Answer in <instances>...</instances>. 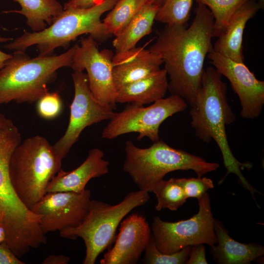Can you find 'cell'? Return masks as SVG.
Returning <instances> with one entry per match:
<instances>
[{
    "instance_id": "obj_1",
    "label": "cell",
    "mask_w": 264,
    "mask_h": 264,
    "mask_svg": "<svg viewBox=\"0 0 264 264\" xmlns=\"http://www.w3.org/2000/svg\"><path fill=\"white\" fill-rule=\"evenodd\" d=\"M195 12L188 27L185 24L166 25L149 49L164 63L171 94L181 97L190 107L195 104L201 86L205 59L213 49L212 13L201 3Z\"/></svg>"
},
{
    "instance_id": "obj_2",
    "label": "cell",
    "mask_w": 264,
    "mask_h": 264,
    "mask_svg": "<svg viewBox=\"0 0 264 264\" xmlns=\"http://www.w3.org/2000/svg\"><path fill=\"white\" fill-rule=\"evenodd\" d=\"M221 77L214 67L209 66L204 69L196 102L189 111L191 126L198 139L207 143L214 140L221 152L226 173L219 184L229 174H234L240 183L255 199L254 194L260 192L249 183L241 172L244 169H250L252 163H242L236 158L228 142L226 126L236 120V116L228 104L226 85Z\"/></svg>"
},
{
    "instance_id": "obj_3",
    "label": "cell",
    "mask_w": 264,
    "mask_h": 264,
    "mask_svg": "<svg viewBox=\"0 0 264 264\" xmlns=\"http://www.w3.org/2000/svg\"><path fill=\"white\" fill-rule=\"evenodd\" d=\"M21 139L15 125L0 132V228L6 233L7 246L20 259L46 241L40 226L41 216L21 201L10 179L9 160Z\"/></svg>"
},
{
    "instance_id": "obj_4",
    "label": "cell",
    "mask_w": 264,
    "mask_h": 264,
    "mask_svg": "<svg viewBox=\"0 0 264 264\" xmlns=\"http://www.w3.org/2000/svg\"><path fill=\"white\" fill-rule=\"evenodd\" d=\"M75 49V44L58 55L33 58L24 51H14L0 69V105L37 102L48 91L57 70L71 67Z\"/></svg>"
},
{
    "instance_id": "obj_5",
    "label": "cell",
    "mask_w": 264,
    "mask_h": 264,
    "mask_svg": "<svg viewBox=\"0 0 264 264\" xmlns=\"http://www.w3.org/2000/svg\"><path fill=\"white\" fill-rule=\"evenodd\" d=\"M118 0H102L90 7L64 9L52 23L38 31H24L6 44L11 50L24 51L36 45L39 55H52L59 47H66L79 36L89 34L97 42L109 38L110 34L100 20L101 16L111 10Z\"/></svg>"
},
{
    "instance_id": "obj_6",
    "label": "cell",
    "mask_w": 264,
    "mask_h": 264,
    "mask_svg": "<svg viewBox=\"0 0 264 264\" xmlns=\"http://www.w3.org/2000/svg\"><path fill=\"white\" fill-rule=\"evenodd\" d=\"M124 150L123 170L139 190L148 193L152 192L170 172L192 170L201 177L220 167L218 163L209 162L199 156L174 148L160 139L146 148H139L128 140Z\"/></svg>"
},
{
    "instance_id": "obj_7",
    "label": "cell",
    "mask_w": 264,
    "mask_h": 264,
    "mask_svg": "<svg viewBox=\"0 0 264 264\" xmlns=\"http://www.w3.org/2000/svg\"><path fill=\"white\" fill-rule=\"evenodd\" d=\"M62 160L42 135L28 137L15 148L9 160V177L27 208L31 210L46 194L48 184L61 169Z\"/></svg>"
},
{
    "instance_id": "obj_8",
    "label": "cell",
    "mask_w": 264,
    "mask_h": 264,
    "mask_svg": "<svg viewBox=\"0 0 264 264\" xmlns=\"http://www.w3.org/2000/svg\"><path fill=\"white\" fill-rule=\"evenodd\" d=\"M149 199L148 192L139 190L131 192L115 205L91 199L82 222L74 228L60 232V235L67 239L81 238L86 246L83 264H94L98 256L113 242L117 228L124 217Z\"/></svg>"
},
{
    "instance_id": "obj_9",
    "label": "cell",
    "mask_w": 264,
    "mask_h": 264,
    "mask_svg": "<svg viewBox=\"0 0 264 264\" xmlns=\"http://www.w3.org/2000/svg\"><path fill=\"white\" fill-rule=\"evenodd\" d=\"M197 199L198 212L189 219L168 222L154 218L152 234L159 251L172 254L188 246L205 243L211 246L217 243L209 196L206 192Z\"/></svg>"
},
{
    "instance_id": "obj_10",
    "label": "cell",
    "mask_w": 264,
    "mask_h": 264,
    "mask_svg": "<svg viewBox=\"0 0 264 264\" xmlns=\"http://www.w3.org/2000/svg\"><path fill=\"white\" fill-rule=\"evenodd\" d=\"M187 102L181 97L171 94L162 98L148 107L130 103L119 112H115L104 128L102 137L114 139L121 135L136 132L137 139L149 138L153 142L160 139L159 129L161 124L173 115L183 111Z\"/></svg>"
},
{
    "instance_id": "obj_11",
    "label": "cell",
    "mask_w": 264,
    "mask_h": 264,
    "mask_svg": "<svg viewBox=\"0 0 264 264\" xmlns=\"http://www.w3.org/2000/svg\"><path fill=\"white\" fill-rule=\"evenodd\" d=\"M113 52L99 51L97 41L89 35L75 44L71 67L77 71L87 72L88 86L94 97L102 105L114 110L116 88L112 76Z\"/></svg>"
},
{
    "instance_id": "obj_12",
    "label": "cell",
    "mask_w": 264,
    "mask_h": 264,
    "mask_svg": "<svg viewBox=\"0 0 264 264\" xmlns=\"http://www.w3.org/2000/svg\"><path fill=\"white\" fill-rule=\"evenodd\" d=\"M72 77L74 95L70 107L68 126L64 135L53 145L62 159L86 127L110 120L115 113L94 97L88 86L87 74L83 71H74Z\"/></svg>"
},
{
    "instance_id": "obj_13",
    "label": "cell",
    "mask_w": 264,
    "mask_h": 264,
    "mask_svg": "<svg viewBox=\"0 0 264 264\" xmlns=\"http://www.w3.org/2000/svg\"><path fill=\"white\" fill-rule=\"evenodd\" d=\"M91 192L46 193L31 209L41 216L40 226L43 233L63 231L79 226L87 216L91 203Z\"/></svg>"
},
{
    "instance_id": "obj_14",
    "label": "cell",
    "mask_w": 264,
    "mask_h": 264,
    "mask_svg": "<svg viewBox=\"0 0 264 264\" xmlns=\"http://www.w3.org/2000/svg\"><path fill=\"white\" fill-rule=\"evenodd\" d=\"M207 57L214 68L228 79L237 94L241 106V117H258L264 104V82L257 79L244 63L233 61L213 49Z\"/></svg>"
},
{
    "instance_id": "obj_15",
    "label": "cell",
    "mask_w": 264,
    "mask_h": 264,
    "mask_svg": "<svg viewBox=\"0 0 264 264\" xmlns=\"http://www.w3.org/2000/svg\"><path fill=\"white\" fill-rule=\"evenodd\" d=\"M151 235L144 216L137 213L130 215L120 222L115 243L105 253L100 264H137Z\"/></svg>"
},
{
    "instance_id": "obj_16",
    "label": "cell",
    "mask_w": 264,
    "mask_h": 264,
    "mask_svg": "<svg viewBox=\"0 0 264 264\" xmlns=\"http://www.w3.org/2000/svg\"><path fill=\"white\" fill-rule=\"evenodd\" d=\"M163 61L157 53L136 47L116 53L112 58V76L116 89L153 75L160 69Z\"/></svg>"
},
{
    "instance_id": "obj_17",
    "label": "cell",
    "mask_w": 264,
    "mask_h": 264,
    "mask_svg": "<svg viewBox=\"0 0 264 264\" xmlns=\"http://www.w3.org/2000/svg\"><path fill=\"white\" fill-rule=\"evenodd\" d=\"M104 155L100 149H91L84 161L75 169L66 172L61 169L48 184L46 193L82 192L91 179L108 173L109 162L103 158Z\"/></svg>"
},
{
    "instance_id": "obj_18",
    "label": "cell",
    "mask_w": 264,
    "mask_h": 264,
    "mask_svg": "<svg viewBox=\"0 0 264 264\" xmlns=\"http://www.w3.org/2000/svg\"><path fill=\"white\" fill-rule=\"evenodd\" d=\"M258 4L251 0L239 8L218 37L213 50L230 59L244 63L243 34L247 22L257 13Z\"/></svg>"
},
{
    "instance_id": "obj_19",
    "label": "cell",
    "mask_w": 264,
    "mask_h": 264,
    "mask_svg": "<svg viewBox=\"0 0 264 264\" xmlns=\"http://www.w3.org/2000/svg\"><path fill=\"white\" fill-rule=\"evenodd\" d=\"M217 243L210 246L214 260L219 264H250L264 254V247L257 243L238 242L228 234L221 221L215 219Z\"/></svg>"
},
{
    "instance_id": "obj_20",
    "label": "cell",
    "mask_w": 264,
    "mask_h": 264,
    "mask_svg": "<svg viewBox=\"0 0 264 264\" xmlns=\"http://www.w3.org/2000/svg\"><path fill=\"white\" fill-rule=\"evenodd\" d=\"M168 89L167 74L164 68L161 69L148 77L117 88L115 102L149 104L164 98Z\"/></svg>"
},
{
    "instance_id": "obj_21",
    "label": "cell",
    "mask_w": 264,
    "mask_h": 264,
    "mask_svg": "<svg viewBox=\"0 0 264 264\" xmlns=\"http://www.w3.org/2000/svg\"><path fill=\"white\" fill-rule=\"evenodd\" d=\"M160 5L148 2L144 4L123 31L112 42L116 53L135 48L139 41L152 31Z\"/></svg>"
},
{
    "instance_id": "obj_22",
    "label": "cell",
    "mask_w": 264,
    "mask_h": 264,
    "mask_svg": "<svg viewBox=\"0 0 264 264\" xmlns=\"http://www.w3.org/2000/svg\"><path fill=\"white\" fill-rule=\"evenodd\" d=\"M21 6L13 12L23 15L26 24L33 32L40 31L51 25L64 10L57 0H14Z\"/></svg>"
},
{
    "instance_id": "obj_23",
    "label": "cell",
    "mask_w": 264,
    "mask_h": 264,
    "mask_svg": "<svg viewBox=\"0 0 264 264\" xmlns=\"http://www.w3.org/2000/svg\"><path fill=\"white\" fill-rule=\"evenodd\" d=\"M149 0H118L103 20L108 31L120 34L136 14Z\"/></svg>"
},
{
    "instance_id": "obj_24",
    "label": "cell",
    "mask_w": 264,
    "mask_h": 264,
    "mask_svg": "<svg viewBox=\"0 0 264 264\" xmlns=\"http://www.w3.org/2000/svg\"><path fill=\"white\" fill-rule=\"evenodd\" d=\"M157 199L155 210L159 211L163 209L176 211L186 202L188 198L179 183L178 178L164 179L158 183L153 190Z\"/></svg>"
},
{
    "instance_id": "obj_25",
    "label": "cell",
    "mask_w": 264,
    "mask_h": 264,
    "mask_svg": "<svg viewBox=\"0 0 264 264\" xmlns=\"http://www.w3.org/2000/svg\"><path fill=\"white\" fill-rule=\"evenodd\" d=\"M205 5L214 18L213 37H218L224 30L231 16L242 5L251 0H195Z\"/></svg>"
},
{
    "instance_id": "obj_26",
    "label": "cell",
    "mask_w": 264,
    "mask_h": 264,
    "mask_svg": "<svg viewBox=\"0 0 264 264\" xmlns=\"http://www.w3.org/2000/svg\"><path fill=\"white\" fill-rule=\"evenodd\" d=\"M194 0H163L155 21L166 25L185 24L189 20Z\"/></svg>"
},
{
    "instance_id": "obj_27",
    "label": "cell",
    "mask_w": 264,
    "mask_h": 264,
    "mask_svg": "<svg viewBox=\"0 0 264 264\" xmlns=\"http://www.w3.org/2000/svg\"><path fill=\"white\" fill-rule=\"evenodd\" d=\"M191 246L183 248L179 251L165 254L156 248L152 234L144 250L143 263L147 264H185L190 254Z\"/></svg>"
},
{
    "instance_id": "obj_28",
    "label": "cell",
    "mask_w": 264,
    "mask_h": 264,
    "mask_svg": "<svg viewBox=\"0 0 264 264\" xmlns=\"http://www.w3.org/2000/svg\"><path fill=\"white\" fill-rule=\"evenodd\" d=\"M63 109L61 98L57 92H47L37 101L36 110L42 118L50 120L57 117Z\"/></svg>"
},
{
    "instance_id": "obj_29",
    "label": "cell",
    "mask_w": 264,
    "mask_h": 264,
    "mask_svg": "<svg viewBox=\"0 0 264 264\" xmlns=\"http://www.w3.org/2000/svg\"><path fill=\"white\" fill-rule=\"evenodd\" d=\"M187 197L198 198L210 189L214 187L212 180L206 177L178 178Z\"/></svg>"
},
{
    "instance_id": "obj_30",
    "label": "cell",
    "mask_w": 264,
    "mask_h": 264,
    "mask_svg": "<svg viewBox=\"0 0 264 264\" xmlns=\"http://www.w3.org/2000/svg\"><path fill=\"white\" fill-rule=\"evenodd\" d=\"M205 247L203 243L191 246L189 256L186 264H207L208 262L205 256Z\"/></svg>"
},
{
    "instance_id": "obj_31",
    "label": "cell",
    "mask_w": 264,
    "mask_h": 264,
    "mask_svg": "<svg viewBox=\"0 0 264 264\" xmlns=\"http://www.w3.org/2000/svg\"><path fill=\"white\" fill-rule=\"evenodd\" d=\"M5 244L0 243V264H24Z\"/></svg>"
},
{
    "instance_id": "obj_32",
    "label": "cell",
    "mask_w": 264,
    "mask_h": 264,
    "mask_svg": "<svg viewBox=\"0 0 264 264\" xmlns=\"http://www.w3.org/2000/svg\"><path fill=\"white\" fill-rule=\"evenodd\" d=\"M102 0H68L64 5V9L73 8H86L96 4Z\"/></svg>"
},
{
    "instance_id": "obj_33",
    "label": "cell",
    "mask_w": 264,
    "mask_h": 264,
    "mask_svg": "<svg viewBox=\"0 0 264 264\" xmlns=\"http://www.w3.org/2000/svg\"><path fill=\"white\" fill-rule=\"evenodd\" d=\"M69 257L63 255H50L44 259L43 264H67Z\"/></svg>"
},
{
    "instance_id": "obj_34",
    "label": "cell",
    "mask_w": 264,
    "mask_h": 264,
    "mask_svg": "<svg viewBox=\"0 0 264 264\" xmlns=\"http://www.w3.org/2000/svg\"><path fill=\"white\" fill-rule=\"evenodd\" d=\"M14 125L11 119L0 113V132Z\"/></svg>"
},
{
    "instance_id": "obj_35",
    "label": "cell",
    "mask_w": 264,
    "mask_h": 264,
    "mask_svg": "<svg viewBox=\"0 0 264 264\" xmlns=\"http://www.w3.org/2000/svg\"><path fill=\"white\" fill-rule=\"evenodd\" d=\"M12 56V54L6 53L0 49V69L4 66L6 61Z\"/></svg>"
},
{
    "instance_id": "obj_36",
    "label": "cell",
    "mask_w": 264,
    "mask_h": 264,
    "mask_svg": "<svg viewBox=\"0 0 264 264\" xmlns=\"http://www.w3.org/2000/svg\"><path fill=\"white\" fill-rule=\"evenodd\" d=\"M12 40H13L12 38L0 36V43H5L8 41L10 42Z\"/></svg>"
},
{
    "instance_id": "obj_37",
    "label": "cell",
    "mask_w": 264,
    "mask_h": 264,
    "mask_svg": "<svg viewBox=\"0 0 264 264\" xmlns=\"http://www.w3.org/2000/svg\"><path fill=\"white\" fill-rule=\"evenodd\" d=\"M149 2L158 4L160 6L163 0H149Z\"/></svg>"
},
{
    "instance_id": "obj_38",
    "label": "cell",
    "mask_w": 264,
    "mask_h": 264,
    "mask_svg": "<svg viewBox=\"0 0 264 264\" xmlns=\"http://www.w3.org/2000/svg\"><path fill=\"white\" fill-rule=\"evenodd\" d=\"M264 0H259L258 2V5L259 8H262L264 7Z\"/></svg>"
}]
</instances>
